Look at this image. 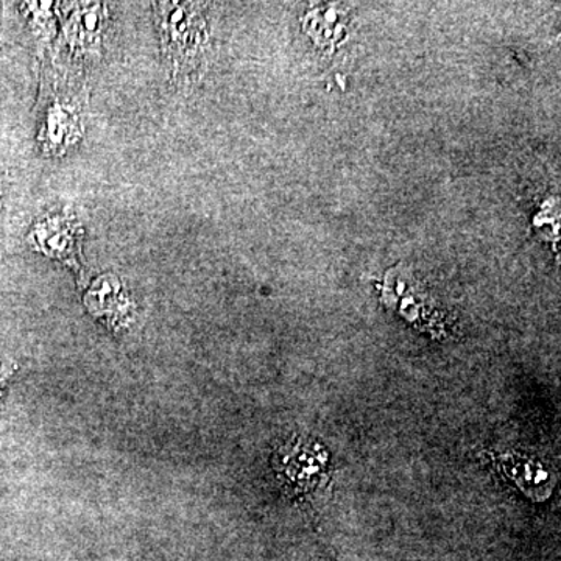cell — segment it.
Returning a JSON list of instances; mask_svg holds the SVG:
<instances>
[{
  "label": "cell",
  "mask_w": 561,
  "mask_h": 561,
  "mask_svg": "<svg viewBox=\"0 0 561 561\" xmlns=\"http://www.w3.org/2000/svg\"><path fill=\"white\" fill-rule=\"evenodd\" d=\"M205 3H153L162 57L175 83L191 79L202 68L208 50L209 31Z\"/></svg>",
  "instance_id": "cell-1"
},
{
  "label": "cell",
  "mask_w": 561,
  "mask_h": 561,
  "mask_svg": "<svg viewBox=\"0 0 561 561\" xmlns=\"http://www.w3.org/2000/svg\"><path fill=\"white\" fill-rule=\"evenodd\" d=\"M61 44L76 58L102 54L103 36L110 22V9L102 2L58 3Z\"/></svg>",
  "instance_id": "cell-2"
},
{
  "label": "cell",
  "mask_w": 561,
  "mask_h": 561,
  "mask_svg": "<svg viewBox=\"0 0 561 561\" xmlns=\"http://www.w3.org/2000/svg\"><path fill=\"white\" fill-rule=\"evenodd\" d=\"M81 239L83 227L80 220L68 210L50 213L36 220L28 231L27 243L43 256L68 265L77 275H83L81 268Z\"/></svg>",
  "instance_id": "cell-3"
},
{
  "label": "cell",
  "mask_w": 561,
  "mask_h": 561,
  "mask_svg": "<svg viewBox=\"0 0 561 561\" xmlns=\"http://www.w3.org/2000/svg\"><path fill=\"white\" fill-rule=\"evenodd\" d=\"M84 124L79 106L54 99L44 111L41 121L38 142L41 151L49 157L60 158L83 139Z\"/></svg>",
  "instance_id": "cell-4"
},
{
  "label": "cell",
  "mask_w": 561,
  "mask_h": 561,
  "mask_svg": "<svg viewBox=\"0 0 561 561\" xmlns=\"http://www.w3.org/2000/svg\"><path fill=\"white\" fill-rule=\"evenodd\" d=\"M84 306L91 316L105 321L113 330L127 327L135 309L122 279L113 273H105L91 284L84 295Z\"/></svg>",
  "instance_id": "cell-5"
},
{
  "label": "cell",
  "mask_w": 561,
  "mask_h": 561,
  "mask_svg": "<svg viewBox=\"0 0 561 561\" xmlns=\"http://www.w3.org/2000/svg\"><path fill=\"white\" fill-rule=\"evenodd\" d=\"M21 11L39 43L46 44L54 38L60 20L57 2H24Z\"/></svg>",
  "instance_id": "cell-6"
},
{
  "label": "cell",
  "mask_w": 561,
  "mask_h": 561,
  "mask_svg": "<svg viewBox=\"0 0 561 561\" xmlns=\"http://www.w3.org/2000/svg\"><path fill=\"white\" fill-rule=\"evenodd\" d=\"M14 368L16 365L7 364V362H0V389L5 386V382L9 381L11 375L14 373Z\"/></svg>",
  "instance_id": "cell-7"
},
{
  "label": "cell",
  "mask_w": 561,
  "mask_h": 561,
  "mask_svg": "<svg viewBox=\"0 0 561 561\" xmlns=\"http://www.w3.org/2000/svg\"><path fill=\"white\" fill-rule=\"evenodd\" d=\"M0 210H2V202H0Z\"/></svg>",
  "instance_id": "cell-8"
}]
</instances>
